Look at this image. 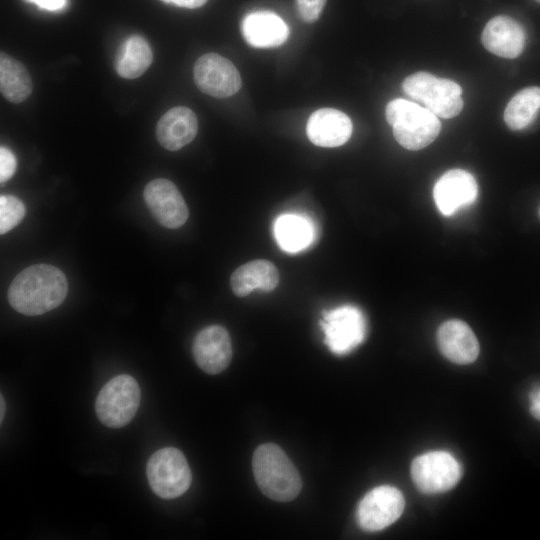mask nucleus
I'll list each match as a JSON object with an SVG mask.
<instances>
[{"label":"nucleus","instance_id":"obj_15","mask_svg":"<svg viewBox=\"0 0 540 540\" xmlns=\"http://www.w3.org/2000/svg\"><path fill=\"white\" fill-rule=\"evenodd\" d=\"M352 129V121L344 112L321 108L310 115L306 132L313 144L331 148L345 144L351 137Z\"/></svg>","mask_w":540,"mask_h":540},{"label":"nucleus","instance_id":"obj_2","mask_svg":"<svg viewBox=\"0 0 540 540\" xmlns=\"http://www.w3.org/2000/svg\"><path fill=\"white\" fill-rule=\"evenodd\" d=\"M252 468L259 489L270 499L288 502L299 494L300 475L278 445L265 443L258 446L253 454Z\"/></svg>","mask_w":540,"mask_h":540},{"label":"nucleus","instance_id":"obj_16","mask_svg":"<svg viewBox=\"0 0 540 540\" xmlns=\"http://www.w3.org/2000/svg\"><path fill=\"white\" fill-rule=\"evenodd\" d=\"M481 41L492 54L513 59L519 56L525 44V32L513 18L499 15L490 19L485 25Z\"/></svg>","mask_w":540,"mask_h":540},{"label":"nucleus","instance_id":"obj_32","mask_svg":"<svg viewBox=\"0 0 540 540\" xmlns=\"http://www.w3.org/2000/svg\"><path fill=\"white\" fill-rule=\"evenodd\" d=\"M539 215H540V211H539Z\"/></svg>","mask_w":540,"mask_h":540},{"label":"nucleus","instance_id":"obj_12","mask_svg":"<svg viewBox=\"0 0 540 540\" xmlns=\"http://www.w3.org/2000/svg\"><path fill=\"white\" fill-rule=\"evenodd\" d=\"M477 196L478 185L474 176L463 169L445 172L433 188L435 204L444 216H452L472 205Z\"/></svg>","mask_w":540,"mask_h":540},{"label":"nucleus","instance_id":"obj_7","mask_svg":"<svg viewBox=\"0 0 540 540\" xmlns=\"http://www.w3.org/2000/svg\"><path fill=\"white\" fill-rule=\"evenodd\" d=\"M324 342L336 355H345L358 347L366 337L363 312L354 305H342L324 313L320 321Z\"/></svg>","mask_w":540,"mask_h":540},{"label":"nucleus","instance_id":"obj_24","mask_svg":"<svg viewBox=\"0 0 540 540\" xmlns=\"http://www.w3.org/2000/svg\"><path fill=\"white\" fill-rule=\"evenodd\" d=\"M26 209L21 200L12 195L0 197V233L5 234L24 218Z\"/></svg>","mask_w":540,"mask_h":540},{"label":"nucleus","instance_id":"obj_1","mask_svg":"<svg viewBox=\"0 0 540 540\" xmlns=\"http://www.w3.org/2000/svg\"><path fill=\"white\" fill-rule=\"evenodd\" d=\"M65 274L50 264H35L22 270L8 289V301L17 312L35 316L58 307L66 298Z\"/></svg>","mask_w":540,"mask_h":540},{"label":"nucleus","instance_id":"obj_5","mask_svg":"<svg viewBox=\"0 0 540 540\" xmlns=\"http://www.w3.org/2000/svg\"><path fill=\"white\" fill-rule=\"evenodd\" d=\"M140 398V387L132 376H115L102 387L96 397V415L107 427H124L137 413Z\"/></svg>","mask_w":540,"mask_h":540},{"label":"nucleus","instance_id":"obj_22","mask_svg":"<svg viewBox=\"0 0 540 540\" xmlns=\"http://www.w3.org/2000/svg\"><path fill=\"white\" fill-rule=\"evenodd\" d=\"M153 54L148 42L141 36L132 35L125 40L115 60L119 76L135 79L151 65Z\"/></svg>","mask_w":540,"mask_h":540},{"label":"nucleus","instance_id":"obj_9","mask_svg":"<svg viewBox=\"0 0 540 540\" xmlns=\"http://www.w3.org/2000/svg\"><path fill=\"white\" fill-rule=\"evenodd\" d=\"M405 499L400 490L382 485L370 490L359 502L356 518L359 526L369 532L385 529L402 514Z\"/></svg>","mask_w":540,"mask_h":540},{"label":"nucleus","instance_id":"obj_23","mask_svg":"<svg viewBox=\"0 0 540 540\" xmlns=\"http://www.w3.org/2000/svg\"><path fill=\"white\" fill-rule=\"evenodd\" d=\"M540 109V87L531 86L519 91L507 104L504 121L512 130L527 127Z\"/></svg>","mask_w":540,"mask_h":540},{"label":"nucleus","instance_id":"obj_6","mask_svg":"<svg viewBox=\"0 0 540 540\" xmlns=\"http://www.w3.org/2000/svg\"><path fill=\"white\" fill-rule=\"evenodd\" d=\"M146 475L153 492L164 499L181 496L192 481L191 470L184 454L174 447H165L154 452L147 462Z\"/></svg>","mask_w":540,"mask_h":540},{"label":"nucleus","instance_id":"obj_3","mask_svg":"<svg viewBox=\"0 0 540 540\" xmlns=\"http://www.w3.org/2000/svg\"><path fill=\"white\" fill-rule=\"evenodd\" d=\"M386 120L392 127L396 141L408 150H420L439 135V118L412 101L397 98L385 110Z\"/></svg>","mask_w":540,"mask_h":540},{"label":"nucleus","instance_id":"obj_8","mask_svg":"<svg viewBox=\"0 0 540 540\" xmlns=\"http://www.w3.org/2000/svg\"><path fill=\"white\" fill-rule=\"evenodd\" d=\"M410 473L415 486L424 494L444 493L460 480L462 469L446 451H430L413 459Z\"/></svg>","mask_w":540,"mask_h":540},{"label":"nucleus","instance_id":"obj_4","mask_svg":"<svg viewBox=\"0 0 540 540\" xmlns=\"http://www.w3.org/2000/svg\"><path fill=\"white\" fill-rule=\"evenodd\" d=\"M402 87L409 97L423 103L424 107L437 117H455L464 105L459 84L428 72H417L408 76Z\"/></svg>","mask_w":540,"mask_h":540},{"label":"nucleus","instance_id":"obj_14","mask_svg":"<svg viewBox=\"0 0 540 540\" xmlns=\"http://www.w3.org/2000/svg\"><path fill=\"white\" fill-rule=\"evenodd\" d=\"M437 345L451 362L466 365L479 355V342L469 325L458 319L443 322L437 330Z\"/></svg>","mask_w":540,"mask_h":540},{"label":"nucleus","instance_id":"obj_28","mask_svg":"<svg viewBox=\"0 0 540 540\" xmlns=\"http://www.w3.org/2000/svg\"><path fill=\"white\" fill-rule=\"evenodd\" d=\"M30 2L35 3L40 8L49 10V11H55L62 9L65 4L66 0H28Z\"/></svg>","mask_w":540,"mask_h":540},{"label":"nucleus","instance_id":"obj_17","mask_svg":"<svg viewBox=\"0 0 540 540\" xmlns=\"http://www.w3.org/2000/svg\"><path fill=\"white\" fill-rule=\"evenodd\" d=\"M244 40L254 48H274L286 42L289 28L285 21L270 11L247 14L241 23Z\"/></svg>","mask_w":540,"mask_h":540},{"label":"nucleus","instance_id":"obj_27","mask_svg":"<svg viewBox=\"0 0 540 540\" xmlns=\"http://www.w3.org/2000/svg\"><path fill=\"white\" fill-rule=\"evenodd\" d=\"M529 411L531 415L540 421V387L533 389L529 393Z\"/></svg>","mask_w":540,"mask_h":540},{"label":"nucleus","instance_id":"obj_20","mask_svg":"<svg viewBox=\"0 0 540 540\" xmlns=\"http://www.w3.org/2000/svg\"><path fill=\"white\" fill-rule=\"evenodd\" d=\"M274 235L279 247L288 253H298L308 248L316 238L313 221L304 215H280L274 224Z\"/></svg>","mask_w":540,"mask_h":540},{"label":"nucleus","instance_id":"obj_30","mask_svg":"<svg viewBox=\"0 0 540 540\" xmlns=\"http://www.w3.org/2000/svg\"><path fill=\"white\" fill-rule=\"evenodd\" d=\"M0 420L1 422L3 421V418H4V413H5V402H4V398H3V395H1V399H0Z\"/></svg>","mask_w":540,"mask_h":540},{"label":"nucleus","instance_id":"obj_19","mask_svg":"<svg viewBox=\"0 0 540 540\" xmlns=\"http://www.w3.org/2000/svg\"><path fill=\"white\" fill-rule=\"evenodd\" d=\"M279 283V272L268 260L258 259L238 267L230 277V286L238 297L247 296L252 290H274Z\"/></svg>","mask_w":540,"mask_h":540},{"label":"nucleus","instance_id":"obj_18","mask_svg":"<svg viewBox=\"0 0 540 540\" xmlns=\"http://www.w3.org/2000/svg\"><path fill=\"white\" fill-rule=\"evenodd\" d=\"M198 121L187 107L169 109L158 121L156 137L162 147L176 151L189 144L197 135Z\"/></svg>","mask_w":540,"mask_h":540},{"label":"nucleus","instance_id":"obj_21","mask_svg":"<svg viewBox=\"0 0 540 540\" xmlns=\"http://www.w3.org/2000/svg\"><path fill=\"white\" fill-rule=\"evenodd\" d=\"M32 80L25 66L7 55L0 54V90L10 102L18 104L26 100L32 92Z\"/></svg>","mask_w":540,"mask_h":540},{"label":"nucleus","instance_id":"obj_29","mask_svg":"<svg viewBox=\"0 0 540 540\" xmlns=\"http://www.w3.org/2000/svg\"><path fill=\"white\" fill-rule=\"evenodd\" d=\"M165 3L173 4L179 7L195 9L203 6L207 0H162Z\"/></svg>","mask_w":540,"mask_h":540},{"label":"nucleus","instance_id":"obj_11","mask_svg":"<svg viewBox=\"0 0 540 540\" xmlns=\"http://www.w3.org/2000/svg\"><path fill=\"white\" fill-rule=\"evenodd\" d=\"M143 197L160 225L177 229L187 221L189 216L187 204L176 185L170 180L158 178L150 181L144 188Z\"/></svg>","mask_w":540,"mask_h":540},{"label":"nucleus","instance_id":"obj_13","mask_svg":"<svg viewBox=\"0 0 540 540\" xmlns=\"http://www.w3.org/2000/svg\"><path fill=\"white\" fill-rule=\"evenodd\" d=\"M196 364L208 374H219L231 362L232 344L229 333L220 325H210L200 330L192 346Z\"/></svg>","mask_w":540,"mask_h":540},{"label":"nucleus","instance_id":"obj_10","mask_svg":"<svg viewBox=\"0 0 540 540\" xmlns=\"http://www.w3.org/2000/svg\"><path fill=\"white\" fill-rule=\"evenodd\" d=\"M194 81L203 93L215 98H227L241 88V77L234 64L227 58L207 53L194 65Z\"/></svg>","mask_w":540,"mask_h":540},{"label":"nucleus","instance_id":"obj_25","mask_svg":"<svg viewBox=\"0 0 540 540\" xmlns=\"http://www.w3.org/2000/svg\"><path fill=\"white\" fill-rule=\"evenodd\" d=\"M325 3L326 0H296L298 13L307 23H313L319 18Z\"/></svg>","mask_w":540,"mask_h":540},{"label":"nucleus","instance_id":"obj_26","mask_svg":"<svg viewBox=\"0 0 540 540\" xmlns=\"http://www.w3.org/2000/svg\"><path fill=\"white\" fill-rule=\"evenodd\" d=\"M17 162L14 154L6 147L0 148V182L8 181L15 173Z\"/></svg>","mask_w":540,"mask_h":540},{"label":"nucleus","instance_id":"obj_31","mask_svg":"<svg viewBox=\"0 0 540 540\" xmlns=\"http://www.w3.org/2000/svg\"><path fill=\"white\" fill-rule=\"evenodd\" d=\"M536 1L540 3V0H536Z\"/></svg>","mask_w":540,"mask_h":540}]
</instances>
